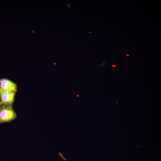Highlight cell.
I'll list each match as a JSON object with an SVG mask.
<instances>
[{
	"instance_id": "cell-1",
	"label": "cell",
	"mask_w": 161,
	"mask_h": 161,
	"mask_svg": "<svg viewBox=\"0 0 161 161\" xmlns=\"http://www.w3.org/2000/svg\"><path fill=\"white\" fill-rule=\"evenodd\" d=\"M16 117L12 106H0V124L11 122L15 120Z\"/></svg>"
},
{
	"instance_id": "cell-2",
	"label": "cell",
	"mask_w": 161,
	"mask_h": 161,
	"mask_svg": "<svg viewBox=\"0 0 161 161\" xmlns=\"http://www.w3.org/2000/svg\"><path fill=\"white\" fill-rule=\"evenodd\" d=\"M16 92H6L1 90L0 106L3 105L6 106H12L14 102Z\"/></svg>"
},
{
	"instance_id": "cell-3",
	"label": "cell",
	"mask_w": 161,
	"mask_h": 161,
	"mask_svg": "<svg viewBox=\"0 0 161 161\" xmlns=\"http://www.w3.org/2000/svg\"><path fill=\"white\" fill-rule=\"evenodd\" d=\"M0 89L1 90L6 92H14L17 90V84L11 80L6 78L0 79Z\"/></svg>"
},
{
	"instance_id": "cell-4",
	"label": "cell",
	"mask_w": 161,
	"mask_h": 161,
	"mask_svg": "<svg viewBox=\"0 0 161 161\" xmlns=\"http://www.w3.org/2000/svg\"><path fill=\"white\" fill-rule=\"evenodd\" d=\"M112 66L113 67H115L116 66L115 65L112 64Z\"/></svg>"
},
{
	"instance_id": "cell-5",
	"label": "cell",
	"mask_w": 161,
	"mask_h": 161,
	"mask_svg": "<svg viewBox=\"0 0 161 161\" xmlns=\"http://www.w3.org/2000/svg\"><path fill=\"white\" fill-rule=\"evenodd\" d=\"M0 99H1V89H0Z\"/></svg>"
},
{
	"instance_id": "cell-6",
	"label": "cell",
	"mask_w": 161,
	"mask_h": 161,
	"mask_svg": "<svg viewBox=\"0 0 161 161\" xmlns=\"http://www.w3.org/2000/svg\"><path fill=\"white\" fill-rule=\"evenodd\" d=\"M126 55L128 57H129V55H128V54H126Z\"/></svg>"
}]
</instances>
